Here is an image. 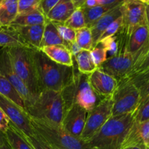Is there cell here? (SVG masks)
<instances>
[{
    "label": "cell",
    "instance_id": "f35d334b",
    "mask_svg": "<svg viewBox=\"0 0 149 149\" xmlns=\"http://www.w3.org/2000/svg\"><path fill=\"white\" fill-rule=\"evenodd\" d=\"M23 135L28 141V142L31 145L33 149H49L46 146V144L36 134H34L32 136H27V135H25L24 134H23Z\"/></svg>",
    "mask_w": 149,
    "mask_h": 149
},
{
    "label": "cell",
    "instance_id": "7bdbcfd3",
    "mask_svg": "<svg viewBox=\"0 0 149 149\" xmlns=\"http://www.w3.org/2000/svg\"><path fill=\"white\" fill-rule=\"evenodd\" d=\"M68 49L70 50L71 53L72 54L73 57L75 56L77 53L80 52L81 49H80L79 47L78 46V45L77 44V42H74V43H71L68 45Z\"/></svg>",
    "mask_w": 149,
    "mask_h": 149
},
{
    "label": "cell",
    "instance_id": "1f68e13d",
    "mask_svg": "<svg viewBox=\"0 0 149 149\" xmlns=\"http://www.w3.org/2000/svg\"><path fill=\"white\" fill-rule=\"evenodd\" d=\"M97 44H100L107 51L108 58H112L117 55L119 51V44L116 35L102 39Z\"/></svg>",
    "mask_w": 149,
    "mask_h": 149
},
{
    "label": "cell",
    "instance_id": "c3c4849f",
    "mask_svg": "<svg viewBox=\"0 0 149 149\" xmlns=\"http://www.w3.org/2000/svg\"><path fill=\"white\" fill-rule=\"evenodd\" d=\"M146 20H147V26L149 28V4H146Z\"/></svg>",
    "mask_w": 149,
    "mask_h": 149
},
{
    "label": "cell",
    "instance_id": "7dc6e473",
    "mask_svg": "<svg viewBox=\"0 0 149 149\" xmlns=\"http://www.w3.org/2000/svg\"><path fill=\"white\" fill-rule=\"evenodd\" d=\"M6 138L4 133L0 131V149H1L6 143Z\"/></svg>",
    "mask_w": 149,
    "mask_h": 149
},
{
    "label": "cell",
    "instance_id": "f5cc1de1",
    "mask_svg": "<svg viewBox=\"0 0 149 149\" xmlns=\"http://www.w3.org/2000/svg\"><path fill=\"white\" fill-rule=\"evenodd\" d=\"M139 1H141V2L144 3V4H148V3L149 0H139Z\"/></svg>",
    "mask_w": 149,
    "mask_h": 149
},
{
    "label": "cell",
    "instance_id": "44dd1931",
    "mask_svg": "<svg viewBox=\"0 0 149 149\" xmlns=\"http://www.w3.org/2000/svg\"><path fill=\"white\" fill-rule=\"evenodd\" d=\"M75 10L71 0H61L46 15V18L53 23H64Z\"/></svg>",
    "mask_w": 149,
    "mask_h": 149
},
{
    "label": "cell",
    "instance_id": "30bf717a",
    "mask_svg": "<svg viewBox=\"0 0 149 149\" xmlns=\"http://www.w3.org/2000/svg\"><path fill=\"white\" fill-rule=\"evenodd\" d=\"M0 74H2L13 84L24 100L26 107L33 101V97L29 90L19 78L13 68L8 48H0Z\"/></svg>",
    "mask_w": 149,
    "mask_h": 149
},
{
    "label": "cell",
    "instance_id": "60d3db41",
    "mask_svg": "<svg viewBox=\"0 0 149 149\" xmlns=\"http://www.w3.org/2000/svg\"><path fill=\"white\" fill-rule=\"evenodd\" d=\"M10 119L4 111L0 108V131L3 133H5L10 127Z\"/></svg>",
    "mask_w": 149,
    "mask_h": 149
},
{
    "label": "cell",
    "instance_id": "83f0119b",
    "mask_svg": "<svg viewBox=\"0 0 149 149\" xmlns=\"http://www.w3.org/2000/svg\"><path fill=\"white\" fill-rule=\"evenodd\" d=\"M74 58L77 69L81 74L89 75L97 69V66L92 58L90 51L81 49L79 53L74 56Z\"/></svg>",
    "mask_w": 149,
    "mask_h": 149
},
{
    "label": "cell",
    "instance_id": "b9f144b4",
    "mask_svg": "<svg viewBox=\"0 0 149 149\" xmlns=\"http://www.w3.org/2000/svg\"><path fill=\"white\" fill-rule=\"evenodd\" d=\"M139 90L141 97H140V102L138 106H140L141 104H143L146 100H147L149 98V80L143 86H142V87L139 89Z\"/></svg>",
    "mask_w": 149,
    "mask_h": 149
},
{
    "label": "cell",
    "instance_id": "9f6ffc18",
    "mask_svg": "<svg viewBox=\"0 0 149 149\" xmlns=\"http://www.w3.org/2000/svg\"><path fill=\"white\" fill-rule=\"evenodd\" d=\"M148 43H149V41H148Z\"/></svg>",
    "mask_w": 149,
    "mask_h": 149
},
{
    "label": "cell",
    "instance_id": "4fadbf2b",
    "mask_svg": "<svg viewBox=\"0 0 149 149\" xmlns=\"http://www.w3.org/2000/svg\"><path fill=\"white\" fill-rule=\"evenodd\" d=\"M88 112L74 103L65 110L61 126L71 135L80 138L85 126Z\"/></svg>",
    "mask_w": 149,
    "mask_h": 149
},
{
    "label": "cell",
    "instance_id": "4316f807",
    "mask_svg": "<svg viewBox=\"0 0 149 149\" xmlns=\"http://www.w3.org/2000/svg\"><path fill=\"white\" fill-rule=\"evenodd\" d=\"M121 4H122V3H121ZM121 4H110V5H100V4H99L95 7H90V8L81 7V10L84 13V20H85L87 27H90L95 22H96L99 18H100L103 15H105L106 13H108L111 10Z\"/></svg>",
    "mask_w": 149,
    "mask_h": 149
},
{
    "label": "cell",
    "instance_id": "7c38bea8",
    "mask_svg": "<svg viewBox=\"0 0 149 149\" xmlns=\"http://www.w3.org/2000/svg\"><path fill=\"white\" fill-rule=\"evenodd\" d=\"M146 4L139 0H125L122 4L123 26L128 34L134 28L139 26H147Z\"/></svg>",
    "mask_w": 149,
    "mask_h": 149
},
{
    "label": "cell",
    "instance_id": "ab89813d",
    "mask_svg": "<svg viewBox=\"0 0 149 149\" xmlns=\"http://www.w3.org/2000/svg\"><path fill=\"white\" fill-rule=\"evenodd\" d=\"M61 0H41L39 3V10L45 16L58 4Z\"/></svg>",
    "mask_w": 149,
    "mask_h": 149
},
{
    "label": "cell",
    "instance_id": "8fae6325",
    "mask_svg": "<svg viewBox=\"0 0 149 149\" xmlns=\"http://www.w3.org/2000/svg\"><path fill=\"white\" fill-rule=\"evenodd\" d=\"M0 108L7 114L10 122L25 135L32 136L34 135L30 118L24 109L1 95H0Z\"/></svg>",
    "mask_w": 149,
    "mask_h": 149
},
{
    "label": "cell",
    "instance_id": "ac0fdd59",
    "mask_svg": "<svg viewBox=\"0 0 149 149\" xmlns=\"http://www.w3.org/2000/svg\"><path fill=\"white\" fill-rule=\"evenodd\" d=\"M149 41V28L146 25L134 28L129 35L127 49L135 57L143 49Z\"/></svg>",
    "mask_w": 149,
    "mask_h": 149
},
{
    "label": "cell",
    "instance_id": "d6986e66",
    "mask_svg": "<svg viewBox=\"0 0 149 149\" xmlns=\"http://www.w3.org/2000/svg\"><path fill=\"white\" fill-rule=\"evenodd\" d=\"M40 50L56 63L66 66H73L74 65V57L68 48L64 45L44 47Z\"/></svg>",
    "mask_w": 149,
    "mask_h": 149
},
{
    "label": "cell",
    "instance_id": "db71d44e",
    "mask_svg": "<svg viewBox=\"0 0 149 149\" xmlns=\"http://www.w3.org/2000/svg\"><path fill=\"white\" fill-rule=\"evenodd\" d=\"M1 1H2V0H0V3H1Z\"/></svg>",
    "mask_w": 149,
    "mask_h": 149
},
{
    "label": "cell",
    "instance_id": "ba28073f",
    "mask_svg": "<svg viewBox=\"0 0 149 149\" xmlns=\"http://www.w3.org/2000/svg\"><path fill=\"white\" fill-rule=\"evenodd\" d=\"M112 106V97L100 99L93 110L87 113L85 126L80 139L88 142L100 130L111 116Z\"/></svg>",
    "mask_w": 149,
    "mask_h": 149
},
{
    "label": "cell",
    "instance_id": "2e32d148",
    "mask_svg": "<svg viewBox=\"0 0 149 149\" xmlns=\"http://www.w3.org/2000/svg\"><path fill=\"white\" fill-rule=\"evenodd\" d=\"M122 4L116 6L110 11L106 13L97 21L95 22L90 27H89L91 30L92 36H93V47H95L98 43L100 36H102L103 32L106 30V29L109 27V25L115 20H116L118 17L122 15Z\"/></svg>",
    "mask_w": 149,
    "mask_h": 149
},
{
    "label": "cell",
    "instance_id": "74e56055",
    "mask_svg": "<svg viewBox=\"0 0 149 149\" xmlns=\"http://www.w3.org/2000/svg\"><path fill=\"white\" fill-rule=\"evenodd\" d=\"M127 79H129L138 89H140L149 80V67L143 71L142 72Z\"/></svg>",
    "mask_w": 149,
    "mask_h": 149
},
{
    "label": "cell",
    "instance_id": "6da1fadb",
    "mask_svg": "<svg viewBox=\"0 0 149 149\" xmlns=\"http://www.w3.org/2000/svg\"><path fill=\"white\" fill-rule=\"evenodd\" d=\"M41 92L45 90L62 92L72 82L77 65L66 66L51 61L42 50L32 49Z\"/></svg>",
    "mask_w": 149,
    "mask_h": 149
},
{
    "label": "cell",
    "instance_id": "d6a6232c",
    "mask_svg": "<svg viewBox=\"0 0 149 149\" xmlns=\"http://www.w3.org/2000/svg\"><path fill=\"white\" fill-rule=\"evenodd\" d=\"M56 26L61 37L68 45L76 42V31L68 26H65L63 23H54Z\"/></svg>",
    "mask_w": 149,
    "mask_h": 149
},
{
    "label": "cell",
    "instance_id": "d590c367",
    "mask_svg": "<svg viewBox=\"0 0 149 149\" xmlns=\"http://www.w3.org/2000/svg\"><path fill=\"white\" fill-rule=\"evenodd\" d=\"M122 25H123V18H122V15L121 17H118L116 20H115L114 21L112 22V23L109 25V27L106 29V30L103 32L102 36H100L99 42H100V40H102V39H105V38H107L109 37V36H112L116 35V33L119 32V31L120 30Z\"/></svg>",
    "mask_w": 149,
    "mask_h": 149
},
{
    "label": "cell",
    "instance_id": "9a60e30c",
    "mask_svg": "<svg viewBox=\"0 0 149 149\" xmlns=\"http://www.w3.org/2000/svg\"><path fill=\"white\" fill-rule=\"evenodd\" d=\"M132 147L149 148V120L143 122L134 120L121 149Z\"/></svg>",
    "mask_w": 149,
    "mask_h": 149
},
{
    "label": "cell",
    "instance_id": "603a6c76",
    "mask_svg": "<svg viewBox=\"0 0 149 149\" xmlns=\"http://www.w3.org/2000/svg\"><path fill=\"white\" fill-rule=\"evenodd\" d=\"M18 0H2L0 3V26H9L18 15Z\"/></svg>",
    "mask_w": 149,
    "mask_h": 149
},
{
    "label": "cell",
    "instance_id": "11a10c76",
    "mask_svg": "<svg viewBox=\"0 0 149 149\" xmlns=\"http://www.w3.org/2000/svg\"><path fill=\"white\" fill-rule=\"evenodd\" d=\"M148 4H149V1H148Z\"/></svg>",
    "mask_w": 149,
    "mask_h": 149
},
{
    "label": "cell",
    "instance_id": "f546056e",
    "mask_svg": "<svg viewBox=\"0 0 149 149\" xmlns=\"http://www.w3.org/2000/svg\"><path fill=\"white\" fill-rule=\"evenodd\" d=\"M76 42L81 49L90 51L93 49V36L90 28L86 26L76 31Z\"/></svg>",
    "mask_w": 149,
    "mask_h": 149
},
{
    "label": "cell",
    "instance_id": "7a4b0ae2",
    "mask_svg": "<svg viewBox=\"0 0 149 149\" xmlns=\"http://www.w3.org/2000/svg\"><path fill=\"white\" fill-rule=\"evenodd\" d=\"M135 111L126 114L111 116L87 143L93 149H121L135 120Z\"/></svg>",
    "mask_w": 149,
    "mask_h": 149
},
{
    "label": "cell",
    "instance_id": "9c48e42d",
    "mask_svg": "<svg viewBox=\"0 0 149 149\" xmlns=\"http://www.w3.org/2000/svg\"><path fill=\"white\" fill-rule=\"evenodd\" d=\"M135 58L128 51L127 47L119 49L117 55L108 58L97 67L98 69L116 79L118 81L125 78L133 65Z\"/></svg>",
    "mask_w": 149,
    "mask_h": 149
},
{
    "label": "cell",
    "instance_id": "5b68a950",
    "mask_svg": "<svg viewBox=\"0 0 149 149\" xmlns=\"http://www.w3.org/2000/svg\"><path fill=\"white\" fill-rule=\"evenodd\" d=\"M10 60L16 74L29 90L33 100L41 93L32 49L27 47L8 48Z\"/></svg>",
    "mask_w": 149,
    "mask_h": 149
},
{
    "label": "cell",
    "instance_id": "6f0895ef",
    "mask_svg": "<svg viewBox=\"0 0 149 149\" xmlns=\"http://www.w3.org/2000/svg\"><path fill=\"white\" fill-rule=\"evenodd\" d=\"M148 149H149V148H148Z\"/></svg>",
    "mask_w": 149,
    "mask_h": 149
},
{
    "label": "cell",
    "instance_id": "bcb514c9",
    "mask_svg": "<svg viewBox=\"0 0 149 149\" xmlns=\"http://www.w3.org/2000/svg\"><path fill=\"white\" fill-rule=\"evenodd\" d=\"M72 4H74L75 9L81 8L84 6L86 0H71Z\"/></svg>",
    "mask_w": 149,
    "mask_h": 149
},
{
    "label": "cell",
    "instance_id": "52a82bcc",
    "mask_svg": "<svg viewBox=\"0 0 149 149\" xmlns=\"http://www.w3.org/2000/svg\"><path fill=\"white\" fill-rule=\"evenodd\" d=\"M140 90L129 79L118 81V85L112 96L111 116L133 112L138 109L140 102Z\"/></svg>",
    "mask_w": 149,
    "mask_h": 149
},
{
    "label": "cell",
    "instance_id": "484cf974",
    "mask_svg": "<svg viewBox=\"0 0 149 149\" xmlns=\"http://www.w3.org/2000/svg\"><path fill=\"white\" fill-rule=\"evenodd\" d=\"M0 95L13 101L21 109L26 111L25 102L13 84L0 74Z\"/></svg>",
    "mask_w": 149,
    "mask_h": 149
},
{
    "label": "cell",
    "instance_id": "681fc988",
    "mask_svg": "<svg viewBox=\"0 0 149 149\" xmlns=\"http://www.w3.org/2000/svg\"><path fill=\"white\" fill-rule=\"evenodd\" d=\"M43 141L44 143H45V144H46V146H47V148H49V149H61V148H57V147H55V146H52V145H50V144H48V143H47L46 142H45V141Z\"/></svg>",
    "mask_w": 149,
    "mask_h": 149
},
{
    "label": "cell",
    "instance_id": "d4e9b609",
    "mask_svg": "<svg viewBox=\"0 0 149 149\" xmlns=\"http://www.w3.org/2000/svg\"><path fill=\"white\" fill-rule=\"evenodd\" d=\"M46 20V16L39 9H37L29 13L18 14L11 25L21 26L42 25L45 24Z\"/></svg>",
    "mask_w": 149,
    "mask_h": 149
},
{
    "label": "cell",
    "instance_id": "7402d4cb",
    "mask_svg": "<svg viewBox=\"0 0 149 149\" xmlns=\"http://www.w3.org/2000/svg\"><path fill=\"white\" fill-rule=\"evenodd\" d=\"M52 45H64L68 47L69 45L61 37L55 23L47 19L39 49L44 47L52 46Z\"/></svg>",
    "mask_w": 149,
    "mask_h": 149
},
{
    "label": "cell",
    "instance_id": "e0dca14e",
    "mask_svg": "<svg viewBox=\"0 0 149 149\" xmlns=\"http://www.w3.org/2000/svg\"><path fill=\"white\" fill-rule=\"evenodd\" d=\"M45 24L25 26L10 25V26L13 28L19 33L22 39L32 49H39L45 30Z\"/></svg>",
    "mask_w": 149,
    "mask_h": 149
},
{
    "label": "cell",
    "instance_id": "ffe728a7",
    "mask_svg": "<svg viewBox=\"0 0 149 149\" xmlns=\"http://www.w3.org/2000/svg\"><path fill=\"white\" fill-rule=\"evenodd\" d=\"M17 47L32 49L11 26H0V48H12Z\"/></svg>",
    "mask_w": 149,
    "mask_h": 149
},
{
    "label": "cell",
    "instance_id": "ee69618b",
    "mask_svg": "<svg viewBox=\"0 0 149 149\" xmlns=\"http://www.w3.org/2000/svg\"><path fill=\"white\" fill-rule=\"evenodd\" d=\"M100 5H110V4H121L125 1V0H97Z\"/></svg>",
    "mask_w": 149,
    "mask_h": 149
},
{
    "label": "cell",
    "instance_id": "cb8c5ba5",
    "mask_svg": "<svg viewBox=\"0 0 149 149\" xmlns=\"http://www.w3.org/2000/svg\"><path fill=\"white\" fill-rule=\"evenodd\" d=\"M4 135L11 149H33L23 134L12 122Z\"/></svg>",
    "mask_w": 149,
    "mask_h": 149
},
{
    "label": "cell",
    "instance_id": "277c9868",
    "mask_svg": "<svg viewBox=\"0 0 149 149\" xmlns=\"http://www.w3.org/2000/svg\"><path fill=\"white\" fill-rule=\"evenodd\" d=\"M29 118L35 134L47 143L61 149H93L88 143L71 135L61 125Z\"/></svg>",
    "mask_w": 149,
    "mask_h": 149
},
{
    "label": "cell",
    "instance_id": "816d5d0a",
    "mask_svg": "<svg viewBox=\"0 0 149 149\" xmlns=\"http://www.w3.org/2000/svg\"><path fill=\"white\" fill-rule=\"evenodd\" d=\"M124 149H146V148H140V147H132V148H124Z\"/></svg>",
    "mask_w": 149,
    "mask_h": 149
},
{
    "label": "cell",
    "instance_id": "8d00e7d4",
    "mask_svg": "<svg viewBox=\"0 0 149 149\" xmlns=\"http://www.w3.org/2000/svg\"><path fill=\"white\" fill-rule=\"evenodd\" d=\"M148 120H149V98L138 106L135 111V122H143Z\"/></svg>",
    "mask_w": 149,
    "mask_h": 149
},
{
    "label": "cell",
    "instance_id": "4dcf8cb0",
    "mask_svg": "<svg viewBox=\"0 0 149 149\" xmlns=\"http://www.w3.org/2000/svg\"><path fill=\"white\" fill-rule=\"evenodd\" d=\"M63 24L75 31L86 27L87 26L81 8L75 9L74 13L71 15V16L67 19Z\"/></svg>",
    "mask_w": 149,
    "mask_h": 149
},
{
    "label": "cell",
    "instance_id": "f6af8a7d",
    "mask_svg": "<svg viewBox=\"0 0 149 149\" xmlns=\"http://www.w3.org/2000/svg\"><path fill=\"white\" fill-rule=\"evenodd\" d=\"M97 5H99L97 0H86L85 3H84V6H83L82 7H87V8H90V7H95V6Z\"/></svg>",
    "mask_w": 149,
    "mask_h": 149
},
{
    "label": "cell",
    "instance_id": "8992f818",
    "mask_svg": "<svg viewBox=\"0 0 149 149\" xmlns=\"http://www.w3.org/2000/svg\"><path fill=\"white\" fill-rule=\"evenodd\" d=\"M65 105V110L74 103L90 112L97 104L98 96L93 91L88 80L87 74H81L77 69L72 82L67 86L62 92Z\"/></svg>",
    "mask_w": 149,
    "mask_h": 149
},
{
    "label": "cell",
    "instance_id": "f1b7e54d",
    "mask_svg": "<svg viewBox=\"0 0 149 149\" xmlns=\"http://www.w3.org/2000/svg\"><path fill=\"white\" fill-rule=\"evenodd\" d=\"M149 67V43L148 42L145 47L135 57L133 65L126 78H130L134 75L142 72Z\"/></svg>",
    "mask_w": 149,
    "mask_h": 149
},
{
    "label": "cell",
    "instance_id": "836d02e7",
    "mask_svg": "<svg viewBox=\"0 0 149 149\" xmlns=\"http://www.w3.org/2000/svg\"><path fill=\"white\" fill-rule=\"evenodd\" d=\"M90 54L97 68L108 59L107 51L100 44H97V45L90 50Z\"/></svg>",
    "mask_w": 149,
    "mask_h": 149
},
{
    "label": "cell",
    "instance_id": "3957f363",
    "mask_svg": "<svg viewBox=\"0 0 149 149\" xmlns=\"http://www.w3.org/2000/svg\"><path fill=\"white\" fill-rule=\"evenodd\" d=\"M30 117L61 125L65 112V105L61 92L42 90L26 107Z\"/></svg>",
    "mask_w": 149,
    "mask_h": 149
},
{
    "label": "cell",
    "instance_id": "e575fe53",
    "mask_svg": "<svg viewBox=\"0 0 149 149\" xmlns=\"http://www.w3.org/2000/svg\"><path fill=\"white\" fill-rule=\"evenodd\" d=\"M41 0H18V14L29 13L39 9Z\"/></svg>",
    "mask_w": 149,
    "mask_h": 149
},
{
    "label": "cell",
    "instance_id": "f907efd6",
    "mask_svg": "<svg viewBox=\"0 0 149 149\" xmlns=\"http://www.w3.org/2000/svg\"><path fill=\"white\" fill-rule=\"evenodd\" d=\"M1 149H11V148H10V146L8 145V143H7V141H6L5 144H4V146H3V148H1Z\"/></svg>",
    "mask_w": 149,
    "mask_h": 149
},
{
    "label": "cell",
    "instance_id": "5bb4252c",
    "mask_svg": "<svg viewBox=\"0 0 149 149\" xmlns=\"http://www.w3.org/2000/svg\"><path fill=\"white\" fill-rule=\"evenodd\" d=\"M88 80L93 91L101 98L111 97L118 85L116 79L97 68L89 74Z\"/></svg>",
    "mask_w": 149,
    "mask_h": 149
}]
</instances>
